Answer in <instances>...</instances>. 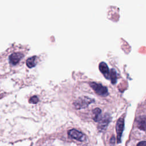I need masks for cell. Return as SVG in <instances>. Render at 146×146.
<instances>
[{
    "label": "cell",
    "instance_id": "obj_1",
    "mask_svg": "<svg viewBox=\"0 0 146 146\" xmlns=\"http://www.w3.org/2000/svg\"><path fill=\"white\" fill-rule=\"evenodd\" d=\"M94 101V100L91 99L90 98H88L87 96H82L76 99L74 102V104L78 109L83 108L87 107L89 104L93 102Z\"/></svg>",
    "mask_w": 146,
    "mask_h": 146
},
{
    "label": "cell",
    "instance_id": "obj_2",
    "mask_svg": "<svg viewBox=\"0 0 146 146\" xmlns=\"http://www.w3.org/2000/svg\"><path fill=\"white\" fill-rule=\"evenodd\" d=\"M90 85L92 88L97 93L98 95L101 96H107L108 94V89L106 87L103 86L100 83H97L96 82H91Z\"/></svg>",
    "mask_w": 146,
    "mask_h": 146
},
{
    "label": "cell",
    "instance_id": "obj_3",
    "mask_svg": "<svg viewBox=\"0 0 146 146\" xmlns=\"http://www.w3.org/2000/svg\"><path fill=\"white\" fill-rule=\"evenodd\" d=\"M124 127V121L123 118H119L116 124V131L117 133V143H121V138Z\"/></svg>",
    "mask_w": 146,
    "mask_h": 146
},
{
    "label": "cell",
    "instance_id": "obj_4",
    "mask_svg": "<svg viewBox=\"0 0 146 146\" xmlns=\"http://www.w3.org/2000/svg\"><path fill=\"white\" fill-rule=\"evenodd\" d=\"M68 135L70 137L80 141H83L86 139L85 135L82 132L75 129H71L69 130L68 131Z\"/></svg>",
    "mask_w": 146,
    "mask_h": 146
},
{
    "label": "cell",
    "instance_id": "obj_5",
    "mask_svg": "<svg viewBox=\"0 0 146 146\" xmlns=\"http://www.w3.org/2000/svg\"><path fill=\"white\" fill-rule=\"evenodd\" d=\"M111 120V117L110 116L106 113L99 121V124H98V129L100 131H104L107 127L108 126L110 121Z\"/></svg>",
    "mask_w": 146,
    "mask_h": 146
},
{
    "label": "cell",
    "instance_id": "obj_6",
    "mask_svg": "<svg viewBox=\"0 0 146 146\" xmlns=\"http://www.w3.org/2000/svg\"><path fill=\"white\" fill-rule=\"evenodd\" d=\"M136 122L138 128L142 131L146 130V115L139 116L137 117Z\"/></svg>",
    "mask_w": 146,
    "mask_h": 146
},
{
    "label": "cell",
    "instance_id": "obj_7",
    "mask_svg": "<svg viewBox=\"0 0 146 146\" xmlns=\"http://www.w3.org/2000/svg\"><path fill=\"white\" fill-rule=\"evenodd\" d=\"M23 57V54L21 52H14L9 56V62L13 65L17 64Z\"/></svg>",
    "mask_w": 146,
    "mask_h": 146
},
{
    "label": "cell",
    "instance_id": "obj_8",
    "mask_svg": "<svg viewBox=\"0 0 146 146\" xmlns=\"http://www.w3.org/2000/svg\"><path fill=\"white\" fill-rule=\"evenodd\" d=\"M99 67L100 71L103 74V75L106 77V78L110 79V70L108 69V67L107 64L104 62H102L100 63L99 65Z\"/></svg>",
    "mask_w": 146,
    "mask_h": 146
},
{
    "label": "cell",
    "instance_id": "obj_9",
    "mask_svg": "<svg viewBox=\"0 0 146 146\" xmlns=\"http://www.w3.org/2000/svg\"><path fill=\"white\" fill-rule=\"evenodd\" d=\"M93 113V119L95 121H98L101 119L100 114H101V110L100 108H96L92 111Z\"/></svg>",
    "mask_w": 146,
    "mask_h": 146
},
{
    "label": "cell",
    "instance_id": "obj_10",
    "mask_svg": "<svg viewBox=\"0 0 146 146\" xmlns=\"http://www.w3.org/2000/svg\"><path fill=\"white\" fill-rule=\"evenodd\" d=\"M36 56H33L29 58L26 60V64L29 68H32L36 65Z\"/></svg>",
    "mask_w": 146,
    "mask_h": 146
},
{
    "label": "cell",
    "instance_id": "obj_11",
    "mask_svg": "<svg viewBox=\"0 0 146 146\" xmlns=\"http://www.w3.org/2000/svg\"><path fill=\"white\" fill-rule=\"evenodd\" d=\"M110 78L111 79V83L114 84L116 82V72L115 69L112 68L110 71Z\"/></svg>",
    "mask_w": 146,
    "mask_h": 146
},
{
    "label": "cell",
    "instance_id": "obj_12",
    "mask_svg": "<svg viewBox=\"0 0 146 146\" xmlns=\"http://www.w3.org/2000/svg\"><path fill=\"white\" fill-rule=\"evenodd\" d=\"M39 99L36 96H33L30 98V102L33 103H36L38 102Z\"/></svg>",
    "mask_w": 146,
    "mask_h": 146
},
{
    "label": "cell",
    "instance_id": "obj_13",
    "mask_svg": "<svg viewBox=\"0 0 146 146\" xmlns=\"http://www.w3.org/2000/svg\"><path fill=\"white\" fill-rule=\"evenodd\" d=\"M137 146H146V141H141L139 142L137 144Z\"/></svg>",
    "mask_w": 146,
    "mask_h": 146
},
{
    "label": "cell",
    "instance_id": "obj_14",
    "mask_svg": "<svg viewBox=\"0 0 146 146\" xmlns=\"http://www.w3.org/2000/svg\"><path fill=\"white\" fill-rule=\"evenodd\" d=\"M115 138L114 136H112L110 139V143L113 144L115 143Z\"/></svg>",
    "mask_w": 146,
    "mask_h": 146
}]
</instances>
